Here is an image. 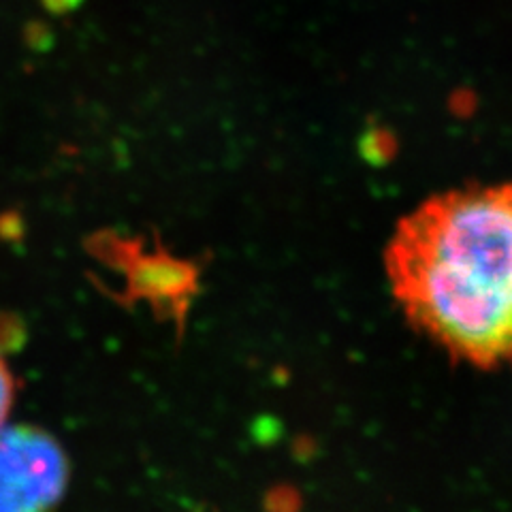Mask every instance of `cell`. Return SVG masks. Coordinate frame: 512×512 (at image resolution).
Wrapping results in <instances>:
<instances>
[{"label": "cell", "mask_w": 512, "mask_h": 512, "mask_svg": "<svg viewBox=\"0 0 512 512\" xmlns=\"http://www.w3.org/2000/svg\"><path fill=\"white\" fill-rule=\"evenodd\" d=\"M156 235L154 252H146L143 237H124L114 229L96 231L86 239V248L105 265L122 271L126 286L122 293L101 288L122 308L148 301L158 320H173L178 342L186 331V316L201 291V263L173 256Z\"/></svg>", "instance_id": "obj_2"}, {"label": "cell", "mask_w": 512, "mask_h": 512, "mask_svg": "<svg viewBox=\"0 0 512 512\" xmlns=\"http://www.w3.org/2000/svg\"><path fill=\"white\" fill-rule=\"evenodd\" d=\"M13 397H15L13 374L7 367V363L0 359V425H3L9 416V410L13 406Z\"/></svg>", "instance_id": "obj_4"}, {"label": "cell", "mask_w": 512, "mask_h": 512, "mask_svg": "<svg viewBox=\"0 0 512 512\" xmlns=\"http://www.w3.org/2000/svg\"><path fill=\"white\" fill-rule=\"evenodd\" d=\"M384 263L427 338L476 367L512 365V184L431 197L397 224Z\"/></svg>", "instance_id": "obj_1"}, {"label": "cell", "mask_w": 512, "mask_h": 512, "mask_svg": "<svg viewBox=\"0 0 512 512\" xmlns=\"http://www.w3.org/2000/svg\"><path fill=\"white\" fill-rule=\"evenodd\" d=\"M69 485V459L41 427L0 425V512L56 506Z\"/></svg>", "instance_id": "obj_3"}]
</instances>
